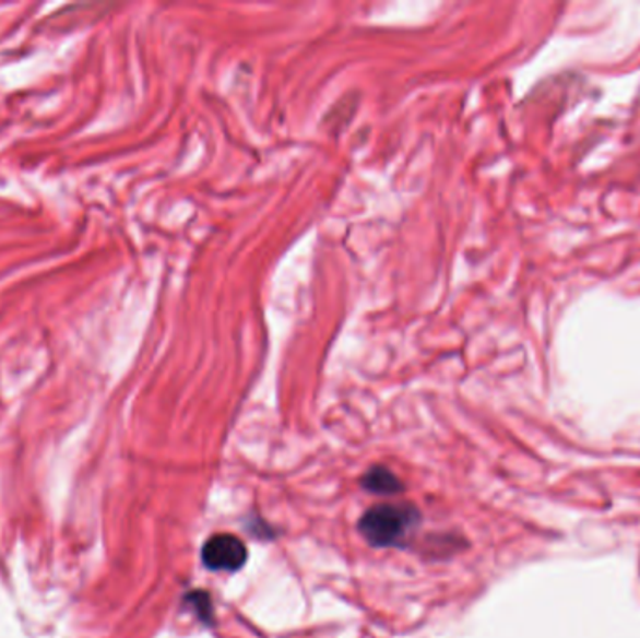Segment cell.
<instances>
[{
    "label": "cell",
    "instance_id": "1",
    "mask_svg": "<svg viewBox=\"0 0 640 638\" xmlns=\"http://www.w3.org/2000/svg\"><path fill=\"white\" fill-rule=\"evenodd\" d=\"M419 517L418 508L406 501L379 504L359 519V532L371 547H395L418 528Z\"/></svg>",
    "mask_w": 640,
    "mask_h": 638
},
{
    "label": "cell",
    "instance_id": "2",
    "mask_svg": "<svg viewBox=\"0 0 640 638\" xmlns=\"http://www.w3.org/2000/svg\"><path fill=\"white\" fill-rule=\"evenodd\" d=\"M201 558H203L204 567H209L210 571L235 574L246 566L248 548L236 535L216 534L204 543Z\"/></svg>",
    "mask_w": 640,
    "mask_h": 638
},
{
    "label": "cell",
    "instance_id": "3",
    "mask_svg": "<svg viewBox=\"0 0 640 638\" xmlns=\"http://www.w3.org/2000/svg\"><path fill=\"white\" fill-rule=\"evenodd\" d=\"M362 485L372 495L392 496L403 491V483L392 470L386 466H372L367 470L366 476L362 477Z\"/></svg>",
    "mask_w": 640,
    "mask_h": 638
}]
</instances>
